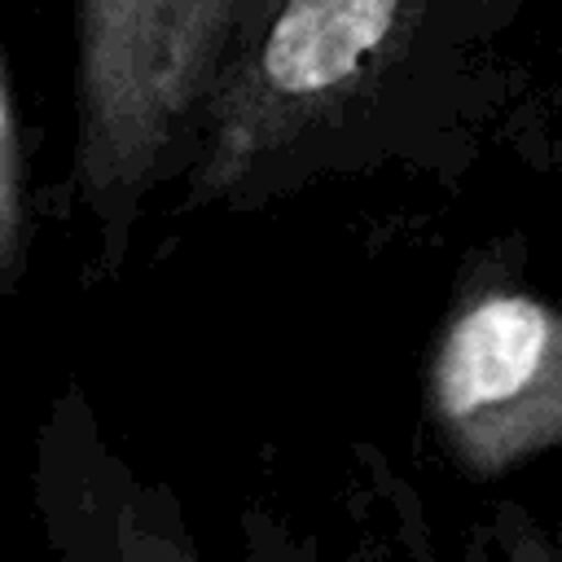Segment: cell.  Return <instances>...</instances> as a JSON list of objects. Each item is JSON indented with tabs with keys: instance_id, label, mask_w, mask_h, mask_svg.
I'll return each instance as SVG.
<instances>
[{
	"instance_id": "obj_2",
	"label": "cell",
	"mask_w": 562,
	"mask_h": 562,
	"mask_svg": "<svg viewBox=\"0 0 562 562\" xmlns=\"http://www.w3.org/2000/svg\"><path fill=\"white\" fill-rule=\"evenodd\" d=\"M435 0H272L224 70L184 167V206H211L364 101L413 48Z\"/></svg>"
},
{
	"instance_id": "obj_1",
	"label": "cell",
	"mask_w": 562,
	"mask_h": 562,
	"mask_svg": "<svg viewBox=\"0 0 562 562\" xmlns=\"http://www.w3.org/2000/svg\"><path fill=\"white\" fill-rule=\"evenodd\" d=\"M272 0H75V189L114 263Z\"/></svg>"
},
{
	"instance_id": "obj_5",
	"label": "cell",
	"mask_w": 562,
	"mask_h": 562,
	"mask_svg": "<svg viewBox=\"0 0 562 562\" xmlns=\"http://www.w3.org/2000/svg\"><path fill=\"white\" fill-rule=\"evenodd\" d=\"M40 4H44V0H40Z\"/></svg>"
},
{
	"instance_id": "obj_3",
	"label": "cell",
	"mask_w": 562,
	"mask_h": 562,
	"mask_svg": "<svg viewBox=\"0 0 562 562\" xmlns=\"http://www.w3.org/2000/svg\"><path fill=\"white\" fill-rule=\"evenodd\" d=\"M426 417L465 479L562 448V312L518 285L465 290L426 360Z\"/></svg>"
},
{
	"instance_id": "obj_4",
	"label": "cell",
	"mask_w": 562,
	"mask_h": 562,
	"mask_svg": "<svg viewBox=\"0 0 562 562\" xmlns=\"http://www.w3.org/2000/svg\"><path fill=\"white\" fill-rule=\"evenodd\" d=\"M26 154L22 123L0 57V294L18 290L26 272Z\"/></svg>"
}]
</instances>
